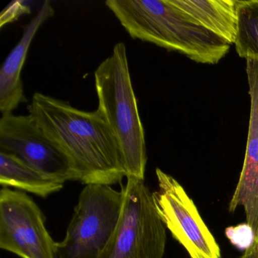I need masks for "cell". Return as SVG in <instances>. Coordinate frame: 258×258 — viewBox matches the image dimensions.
<instances>
[{
    "mask_svg": "<svg viewBox=\"0 0 258 258\" xmlns=\"http://www.w3.org/2000/svg\"><path fill=\"white\" fill-rule=\"evenodd\" d=\"M29 115L70 160L78 180L111 185L126 176L117 140L99 110L85 111L66 101L35 93Z\"/></svg>",
    "mask_w": 258,
    "mask_h": 258,
    "instance_id": "cell-1",
    "label": "cell"
},
{
    "mask_svg": "<svg viewBox=\"0 0 258 258\" xmlns=\"http://www.w3.org/2000/svg\"><path fill=\"white\" fill-rule=\"evenodd\" d=\"M105 5L131 38L196 62L217 64L230 50L227 42L188 20L170 0H107Z\"/></svg>",
    "mask_w": 258,
    "mask_h": 258,
    "instance_id": "cell-2",
    "label": "cell"
},
{
    "mask_svg": "<svg viewBox=\"0 0 258 258\" xmlns=\"http://www.w3.org/2000/svg\"><path fill=\"white\" fill-rule=\"evenodd\" d=\"M98 109L117 140L126 177L144 180L147 155L145 131L131 81L126 48L117 43L94 74Z\"/></svg>",
    "mask_w": 258,
    "mask_h": 258,
    "instance_id": "cell-3",
    "label": "cell"
},
{
    "mask_svg": "<svg viewBox=\"0 0 258 258\" xmlns=\"http://www.w3.org/2000/svg\"><path fill=\"white\" fill-rule=\"evenodd\" d=\"M118 225L97 258H164L167 234L144 180L126 177Z\"/></svg>",
    "mask_w": 258,
    "mask_h": 258,
    "instance_id": "cell-4",
    "label": "cell"
},
{
    "mask_svg": "<svg viewBox=\"0 0 258 258\" xmlns=\"http://www.w3.org/2000/svg\"><path fill=\"white\" fill-rule=\"evenodd\" d=\"M123 191L111 185H86L57 258H97L114 234L121 214Z\"/></svg>",
    "mask_w": 258,
    "mask_h": 258,
    "instance_id": "cell-5",
    "label": "cell"
},
{
    "mask_svg": "<svg viewBox=\"0 0 258 258\" xmlns=\"http://www.w3.org/2000/svg\"><path fill=\"white\" fill-rule=\"evenodd\" d=\"M158 190L152 193L158 215L191 258H221V250L192 199L176 179L156 169Z\"/></svg>",
    "mask_w": 258,
    "mask_h": 258,
    "instance_id": "cell-6",
    "label": "cell"
},
{
    "mask_svg": "<svg viewBox=\"0 0 258 258\" xmlns=\"http://www.w3.org/2000/svg\"><path fill=\"white\" fill-rule=\"evenodd\" d=\"M0 247L22 258H57L40 208L22 191H0Z\"/></svg>",
    "mask_w": 258,
    "mask_h": 258,
    "instance_id": "cell-7",
    "label": "cell"
},
{
    "mask_svg": "<svg viewBox=\"0 0 258 258\" xmlns=\"http://www.w3.org/2000/svg\"><path fill=\"white\" fill-rule=\"evenodd\" d=\"M0 152L12 154L38 171L64 182L78 180L67 156L51 142L31 116H1Z\"/></svg>",
    "mask_w": 258,
    "mask_h": 258,
    "instance_id": "cell-8",
    "label": "cell"
},
{
    "mask_svg": "<svg viewBox=\"0 0 258 258\" xmlns=\"http://www.w3.org/2000/svg\"><path fill=\"white\" fill-rule=\"evenodd\" d=\"M246 72L250 99V119L244 164L235 192L229 205L234 212L242 207L246 223L258 237V62L247 60Z\"/></svg>",
    "mask_w": 258,
    "mask_h": 258,
    "instance_id": "cell-9",
    "label": "cell"
},
{
    "mask_svg": "<svg viewBox=\"0 0 258 258\" xmlns=\"http://www.w3.org/2000/svg\"><path fill=\"white\" fill-rule=\"evenodd\" d=\"M54 13L51 3L45 1L37 15L25 27L19 43L3 64L0 70V111L2 115L13 114L21 103L27 102L21 74L34 37Z\"/></svg>",
    "mask_w": 258,
    "mask_h": 258,
    "instance_id": "cell-10",
    "label": "cell"
},
{
    "mask_svg": "<svg viewBox=\"0 0 258 258\" xmlns=\"http://www.w3.org/2000/svg\"><path fill=\"white\" fill-rule=\"evenodd\" d=\"M188 20L235 44L238 31L237 0H170Z\"/></svg>",
    "mask_w": 258,
    "mask_h": 258,
    "instance_id": "cell-11",
    "label": "cell"
},
{
    "mask_svg": "<svg viewBox=\"0 0 258 258\" xmlns=\"http://www.w3.org/2000/svg\"><path fill=\"white\" fill-rule=\"evenodd\" d=\"M0 184L46 198L63 188L64 182L56 180L12 154L0 152Z\"/></svg>",
    "mask_w": 258,
    "mask_h": 258,
    "instance_id": "cell-12",
    "label": "cell"
},
{
    "mask_svg": "<svg viewBox=\"0 0 258 258\" xmlns=\"http://www.w3.org/2000/svg\"><path fill=\"white\" fill-rule=\"evenodd\" d=\"M235 47L241 58L258 62V0L238 1Z\"/></svg>",
    "mask_w": 258,
    "mask_h": 258,
    "instance_id": "cell-13",
    "label": "cell"
},
{
    "mask_svg": "<svg viewBox=\"0 0 258 258\" xmlns=\"http://www.w3.org/2000/svg\"><path fill=\"white\" fill-rule=\"evenodd\" d=\"M226 236H228L232 244H237L240 247H244L245 250L253 241V232L247 223L235 228L226 229Z\"/></svg>",
    "mask_w": 258,
    "mask_h": 258,
    "instance_id": "cell-14",
    "label": "cell"
},
{
    "mask_svg": "<svg viewBox=\"0 0 258 258\" xmlns=\"http://www.w3.org/2000/svg\"><path fill=\"white\" fill-rule=\"evenodd\" d=\"M29 7L25 6V3L23 1L12 3L1 15V27L4 26L5 24L14 22L22 15L29 13Z\"/></svg>",
    "mask_w": 258,
    "mask_h": 258,
    "instance_id": "cell-15",
    "label": "cell"
},
{
    "mask_svg": "<svg viewBox=\"0 0 258 258\" xmlns=\"http://www.w3.org/2000/svg\"><path fill=\"white\" fill-rule=\"evenodd\" d=\"M241 258H258V237L246 249Z\"/></svg>",
    "mask_w": 258,
    "mask_h": 258,
    "instance_id": "cell-16",
    "label": "cell"
}]
</instances>
